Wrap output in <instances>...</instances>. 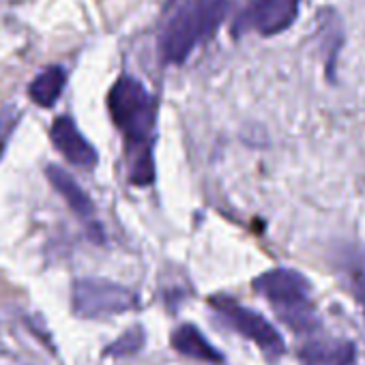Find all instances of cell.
Listing matches in <instances>:
<instances>
[{"instance_id": "1", "label": "cell", "mask_w": 365, "mask_h": 365, "mask_svg": "<svg viewBox=\"0 0 365 365\" xmlns=\"http://www.w3.org/2000/svg\"><path fill=\"white\" fill-rule=\"evenodd\" d=\"M230 0H185L168 18L159 33V54L163 63L182 65L192 52L209 41L222 26Z\"/></svg>"}, {"instance_id": "2", "label": "cell", "mask_w": 365, "mask_h": 365, "mask_svg": "<svg viewBox=\"0 0 365 365\" xmlns=\"http://www.w3.org/2000/svg\"><path fill=\"white\" fill-rule=\"evenodd\" d=\"M254 290L273 305L277 318L292 331L309 333L320 327L309 299L312 286L303 273L294 269H271L254 279Z\"/></svg>"}, {"instance_id": "3", "label": "cell", "mask_w": 365, "mask_h": 365, "mask_svg": "<svg viewBox=\"0 0 365 365\" xmlns=\"http://www.w3.org/2000/svg\"><path fill=\"white\" fill-rule=\"evenodd\" d=\"M108 108L114 125L123 131L127 146L153 144L150 135L155 129L157 101L140 80L120 76L108 95Z\"/></svg>"}, {"instance_id": "4", "label": "cell", "mask_w": 365, "mask_h": 365, "mask_svg": "<svg viewBox=\"0 0 365 365\" xmlns=\"http://www.w3.org/2000/svg\"><path fill=\"white\" fill-rule=\"evenodd\" d=\"M140 307L133 290L108 279H78L73 284V312L82 318H110Z\"/></svg>"}, {"instance_id": "5", "label": "cell", "mask_w": 365, "mask_h": 365, "mask_svg": "<svg viewBox=\"0 0 365 365\" xmlns=\"http://www.w3.org/2000/svg\"><path fill=\"white\" fill-rule=\"evenodd\" d=\"M211 307L226 324H230L239 335L260 346L269 356H277L286 350L284 337L279 335V331L264 316L241 305L237 299L228 294H217L211 299Z\"/></svg>"}, {"instance_id": "6", "label": "cell", "mask_w": 365, "mask_h": 365, "mask_svg": "<svg viewBox=\"0 0 365 365\" xmlns=\"http://www.w3.org/2000/svg\"><path fill=\"white\" fill-rule=\"evenodd\" d=\"M301 0H250L247 7L237 16L232 33L241 35L256 31L260 35L284 33L299 16Z\"/></svg>"}, {"instance_id": "7", "label": "cell", "mask_w": 365, "mask_h": 365, "mask_svg": "<svg viewBox=\"0 0 365 365\" xmlns=\"http://www.w3.org/2000/svg\"><path fill=\"white\" fill-rule=\"evenodd\" d=\"M52 142L56 146V150L73 165L78 168H84V170H91L97 165V150L95 146L80 133V129L76 127L73 118L69 116H61L54 120L52 125Z\"/></svg>"}, {"instance_id": "8", "label": "cell", "mask_w": 365, "mask_h": 365, "mask_svg": "<svg viewBox=\"0 0 365 365\" xmlns=\"http://www.w3.org/2000/svg\"><path fill=\"white\" fill-rule=\"evenodd\" d=\"M356 348L348 339H312L299 350L301 365H352Z\"/></svg>"}, {"instance_id": "9", "label": "cell", "mask_w": 365, "mask_h": 365, "mask_svg": "<svg viewBox=\"0 0 365 365\" xmlns=\"http://www.w3.org/2000/svg\"><path fill=\"white\" fill-rule=\"evenodd\" d=\"M172 348L180 354H185L190 359H196V361H202V363H222L224 361V354L202 335V331L194 324H180L172 337Z\"/></svg>"}, {"instance_id": "10", "label": "cell", "mask_w": 365, "mask_h": 365, "mask_svg": "<svg viewBox=\"0 0 365 365\" xmlns=\"http://www.w3.org/2000/svg\"><path fill=\"white\" fill-rule=\"evenodd\" d=\"M46 174H48L50 182L54 185V190L65 198V202L73 209L76 215H80V217H84V220L93 217V213H95L93 200L84 194V190L78 185L76 178H73L69 172H65V170L58 168V165H48Z\"/></svg>"}, {"instance_id": "11", "label": "cell", "mask_w": 365, "mask_h": 365, "mask_svg": "<svg viewBox=\"0 0 365 365\" xmlns=\"http://www.w3.org/2000/svg\"><path fill=\"white\" fill-rule=\"evenodd\" d=\"M337 273L341 275L348 292L365 312V252L356 247H344L337 256Z\"/></svg>"}, {"instance_id": "12", "label": "cell", "mask_w": 365, "mask_h": 365, "mask_svg": "<svg viewBox=\"0 0 365 365\" xmlns=\"http://www.w3.org/2000/svg\"><path fill=\"white\" fill-rule=\"evenodd\" d=\"M65 84H67V73H65V69L58 67V65H54V67H48L46 71H41V73L33 80V84H31V88H29V95H31V99H33L37 106H41V108H52V106L58 101V97H61L63 88H65Z\"/></svg>"}, {"instance_id": "13", "label": "cell", "mask_w": 365, "mask_h": 365, "mask_svg": "<svg viewBox=\"0 0 365 365\" xmlns=\"http://www.w3.org/2000/svg\"><path fill=\"white\" fill-rule=\"evenodd\" d=\"M129 157V180L133 185H150L155 180V161H153V144L127 146Z\"/></svg>"}, {"instance_id": "14", "label": "cell", "mask_w": 365, "mask_h": 365, "mask_svg": "<svg viewBox=\"0 0 365 365\" xmlns=\"http://www.w3.org/2000/svg\"><path fill=\"white\" fill-rule=\"evenodd\" d=\"M142 346H144V331H142V327H133V329H129L125 335H120L116 341H112V344L106 348V354H108V356H116V359H120V356H131V354L140 352Z\"/></svg>"}, {"instance_id": "15", "label": "cell", "mask_w": 365, "mask_h": 365, "mask_svg": "<svg viewBox=\"0 0 365 365\" xmlns=\"http://www.w3.org/2000/svg\"><path fill=\"white\" fill-rule=\"evenodd\" d=\"M0 153H3V142H0Z\"/></svg>"}]
</instances>
